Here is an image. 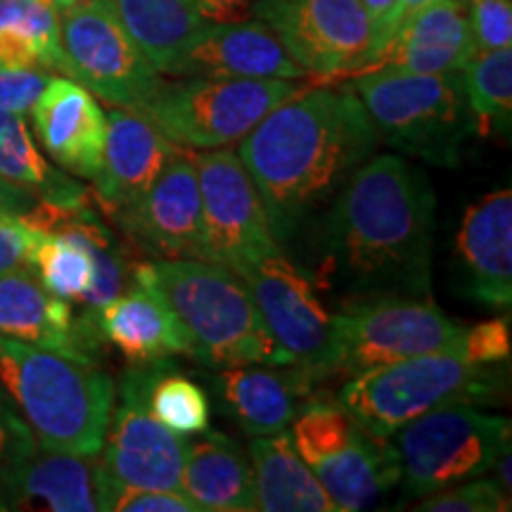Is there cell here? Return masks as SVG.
<instances>
[{"mask_svg":"<svg viewBox=\"0 0 512 512\" xmlns=\"http://www.w3.org/2000/svg\"><path fill=\"white\" fill-rule=\"evenodd\" d=\"M380 138L351 86L302 88L240 140L275 242L292 238L375 155Z\"/></svg>","mask_w":512,"mask_h":512,"instance_id":"1","label":"cell"},{"mask_svg":"<svg viewBox=\"0 0 512 512\" xmlns=\"http://www.w3.org/2000/svg\"><path fill=\"white\" fill-rule=\"evenodd\" d=\"M434 192L418 166L370 157L339 190L330 214V264L358 290L430 294Z\"/></svg>","mask_w":512,"mask_h":512,"instance_id":"2","label":"cell"},{"mask_svg":"<svg viewBox=\"0 0 512 512\" xmlns=\"http://www.w3.org/2000/svg\"><path fill=\"white\" fill-rule=\"evenodd\" d=\"M0 384L36 444L74 456H100L117 399L95 358L34 347L0 335Z\"/></svg>","mask_w":512,"mask_h":512,"instance_id":"3","label":"cell"},{"mask_svg":"<svg viewBox=\"0 0 512 512\" xmlns=\"http://www.w3.org/2000/svg\"><path fill=\"white\" fill-rule=\"evenodd\" d=\"M174 311L202 366H294L256 309L245 280L211 261H136L133 266Z\"/></svg>","mask_w":512,"mask_h":512,"instance_id":"4","label":"cell"},{"mask_svg":"<svg viewBox=\"0 0 512 512\" xmlns=\"http://www.w3.org/2000/svg\"><path fill=\"white\" fill-rule=\"evenodd\" d=\"M501 368L477 363L456 344L351 375L339 392V403L368 432L389 439L434 408L491 401L503 392Z\"/></svg>","mask_w":512,"mask_h":512,"instance_id":"5","label":"cell"},{"mask_svg":"<svg viewBox=\"0 0 512 512\" xmlns=\"http://www.w3.org/2000/svg\"><path fill=\"white\" fill-rule=\"evenodd\" d=\"M354 93L384 143L430 164L458 166L465 138L475 128L463 72L418 74L377 67L356 74Z\"/></svg>","mask_w":512,"mask_h":512,"instance_id":"6","label":"cell"},{"mask_svg":"<svg viewBox=\"0 0 512 512\" xmlns=\"http://www.w3.org/2000/svg\"><path fill=\"white\" fill-rule=\"evenodd\" d=\"M302 88L285 79L188 76L185 81H162L136 112L178 147L221 150L240 143L268 112Z\"/></svg>","mask_w":512,"mask_h":512,"instance_id":"7","label":"cell"},{"mask_svg":"<svg viewBox=\"0 0 512 512\" xmlns=\"http://www.w3.org/2000/svg\"><path fill=\"white\" fill-rule=\"evenodd\" d=\"M292 444L328 491L337 512L366 510L399 484L394 446L375 437L339 403L313 401L292 420Z\"/></svg>","mask_w":512,"mask_h":512,"instance_id":"8","label":"cell"},{"mask_svg":"<svg viewBox=\"0 0 512 512\" xmlns=\"http://www.w3.org/2000/svg\"><path fill=\"white\" fill-rule=\"evenodd\" d=\"M505 446H510L508 418L477 411L475 403L434 408L396 432L403 494L422 498L482 477Z\"/></svg>","mask_w":512,"mask_h":512,"instance_id":"9","label":"cell"},{"mask_svg":"<svg viewBox=\"0 0 512 512\" xmlns=\"http://www.w3.org/2000/svg\"><path fill=\"white\" fill-rule=\"evenodd\" d=\"M60 48L64 74L121 110H140L164 81L110 0H86L60 12Z\"/></svg>","mask_w":512,"mask_h":512,"instance_id":"10","label":"cell"},{"mask_svg":"<svg viewBox=\"0 0 512 512\" xmlns=\"http://www.w3.org/2000/svg\"><path fill=\"white\" fill-rule=\"evenodd\" d=\"M169 363H131L121 375L114 408L107 425L100 465L110 482L140 489L181 491L188 441L171 432L150 408L152 380Z\"/></svg>","mask_w":512,"mask_h":512,"instance_id":"11","label":"cell"},{"mask_svg":"<svg viewBox=\"0 0 512 512\" xmlns=\"http://www.w3.org/2000/svg\"><path fill=\"white\" fill-rule=\"evenodd\" d=\"M339 375L396 363L456 347L465 325L456 323L425 297L384 294L335 313Z\"/></svg>","mask_w":512,"mask_h":512,"instance_id":"12","label":"cell"},{"mask_svg":"<svg viewBox=\"0 0 512 512\" xmlns=\"http://www.w3.org/2000/svg\"><path fill=\"white\" fill-rule=\"evenodd\" d=\"M242 280L271 335L292 356L294 368L311 382L339 375L337 320L320 302L311 275L275 252Z\"/></svg>","mask_w":512,"mask_h":512,"instance_id":"13","label":"cell"},{"mask_svg":"<svg viewBox=\"0 0 512 512\" xmlns=\"http://www.w3.org/2000/svg\"><path fill=\"white\" fill-rule=\"evenodd\" d=\"M192 162L200 181L207 261L242 278L261 259L280 252L259 190L238 152L226 147L192 152Z\"/></svg>","mask_w":512,"mask_h":512,"instance_id":"14","label":"cell"},{"mask_svg":"<svg viewBox=\"0 0 512 512\" xmlns=\"http://www.w3.org/2000/svg\"><path fill=\"white\" fill-rule=\"evenodd\" d=\"M254 17L318 81L368 72L373 27L361 0H259Z\"/></svg>","mask_w":512,"mask_h":512,"instance_id":"15","label":"cell"},{"mask_svg":"<svg viewBox=\"0 0 512 512\" xmlns=\"http://www.w3.org/2000/svg\"><path fill=\"white\" fill-rule=\"evenodd\" d=\"M133 252L152 261H207L202 195L192 152L183 150L166 164L138 200L112 216Z\"/></svg>","mask_w":512,"mask_h":512,"instance_id":"16","label":"cell"},{"mask_svg":"<svg viewBox=\"0 0 512 512\" xmlns=\"http://www.w3.org/2000/svg\"><path fill=\"white\" fill-rule=\"evenodd\" d=\"M74 335L88 356L112 344L128 363H152L190 356V339L162 294L133 271L131 285L86 323L74 320Z\"/></svg>","mask_w":512,"mask_h":512,"instance_id":"17","label":"cell"},{"mask_svg":"<svg viewBox=\"0 0 512 512\" xmlns=\"http://www.w3.org/2000/svg\"><path fill=\"white\" fill-rule=\"evenodd\" d=\"M34 136L50 162L76 178L98 174L107 138V114L91 91L69 76H50L31 107Z\"/></svg>","mask_w":512,"mask_h":512,"instance_id":"18","label":"cell"},{"mask_svg":"<svg viewBox=\"0 0 512 512\" xmlns=\"http://www.w3.org/2000/svg\"><path fill=\"white\" fill-rule=\"evenodd\" d=\"M181 150L143 114L121 107L107 114L105 152L98 174L91 178L102 214L112 219L138 200Z\"/></svg>","mask_w":512,"mask_h":512,"instance_id":"19","label":"cell"},{"mask_svg":"<svg viewBox=\"0 0 512 512\" xmlns=\"http://www.w3.org/2000/svg\"><path fill=\"white\" fill-rule=\"evenodd\" d=\"M176 76L302 81L311 74L287 53L278 34L261 19L207 24L185 50Z\"/></svg>","mask_w":512,"mask_h":512,"instance_id":"20","label":"cell"},{"mask_svg":"<svg viewBox=\"0 0 512 512\" xmlns=\"http://www.w3.org/2000/svg\"><path fill=\"white\" fill-rule=\"evenodd\" d=\"M100 456L36 451L0 475V510L95 512L102 503Z\"/></svg>","mask_w":512,"mask_h":512,"instance_id":"21","label":"cell"},{"mask_svg":"<svg viewBox=\"0 0 512 512\" xmlns=\"http://www.w3.org/2000/svg\"><path fill=\"white\" fill-rule=\"evenodd\" d=\"M456 256L465 290L479 304L510 309L512 192L496 190L470 204L460 223Z\"/></svg>","mask_w":512,"mask_h":512,"instance_id":"22","label":"cell"},{"mask_svg":"<svg viewBox=\"0 0 512 512\" xmlns=\"http://www.w3.org/2000/svg\"><path fill=\"white\" fill-rule=\"evenodd\" d=\"M475 53L465 0H434L403 19L373 69L392 67L418 74L463 72Z\"/></svg>","mask_w":512,"mask_h":512,"instance_id":"23","label":"cell"},{"mask_svg":"<svg viewBox=\"0 0 512 512\" xmlns=\"http://www.w3.org/2000/svg\"><path fill=\"white\" fill-rule=\"evenodd\" d=\"M223 368L214 377L221 408L252 437L285 432L299 413V396L309 394L311 380L302 370L280 373L278 366Z\"/></svg>","mask_w":512,"mask_h":512,"instance_id":"24","label":"cell"},{"mask_svg":"<svg viewBox=\"0 0 512 512\" xmlns=\"http://www.w3.org/2000/svg\"><path fill=\"white\" fill-rule=\"evenodd\" d=\"M0 335L69 356L93 358L76 342L72 306L50 294L31 268L0 275Z\"/></svg>","mask_w":512,"mask_h":512,"instance_id":"25","label":"cell"},{"mask_svg":"<svg viewBox=\"0 0 512 512\" xmlns=\"http://www.w3.org/2000/svg\"><path fill=\"white\" fill-rule=\"evenodd\" d=\"M185 448L181 491L200 512L256 510L249 458L226 434L202 432Z\"/></svg>","mask_w":512,"mask_h":512,"instance_id":"26","label":"cell"},{"mask_svg":"<svg viewBox=\"0 0 512 512\" xmlns=\"http://www.w3.org/2000/svg\"><path fill=\"white\" fill-rule=\"evenodd\" d=\"M247 458L252 465L256 510L337 512L328 491L294 448L290 434L252 437Z\"/></svg>","mask_w":512,"mask_h":512,"instance_id":"27","label":"cell"},{"mask_svg":"<svg viewBox=\"0 0 512 512\" xmlns=\"http://www.w3.org/2000/svg\"><path fill=\"white\" fill-rule=\"evenodd\" d=\"M124 24L159 74L176 76L185 50L207 27L192 0H110Z\"/></svg>","mask_w":512,"mask_h":512,"instance_id":"28","label":"cell"},{"mask_svg":"<svg viewBox=\"0 0 512 512\" xmlns=\"http://www.w3.org/2000/svg\"><path fill=\"white\" fill-rule=\"evenodd\" d=\"M0 178L55 207H86L91 190L57 169L31 136L24 114L0 112Z\"/></svg>","mask_w":512,"mask_h":512,"instance_id":"29","label":"cell"},{"mask_svg":"<svg viewBox=\"0 0 512 512\" xmlns=\"http://www.w3.org/2000/svg\"><path fill=\"white\" fill-rule=\"evenodd\" d=\"M0 69L64 72L53 0H0Z\"/></svg>","mask_w":512,"mask_h":512,"instance_id":"30","label":"cell"},{"mask_svg":"<svg viewBox=\"0 0 512 512\" xmlns=\"http://www.w3.org/2000/svg\"><path fill=\"white\" fill-rule=\"evenodd\" d=\"M31 271L50 294L81 304L95 278L93 249L69 226L38 230Z\"/></svg>","mask_w":512,"mask_h":512,"instance_id":"31","label":"cell"},{"mask_svg":"<svg viewBox=\"0 0 512 512\" xmlns=\"http://www.w3.org/2000/svg\"><path fill=\"white\" fill-rule=\"evenodd\" d=\"M465 98L482 136H508L512 121V50L475 53L463 69Z\"/></svg>","mask_w":512,"mask_h":512,"instance_id":"32","label":"cell"},{"mask_svg":"<svg viewBox=\"0 0 512 512\" xmlns=\"http://www.w3.org/2000/svg\"><path fill=\"white\" fill-rule=\"evenodd\" d=\"M150 408L171 432L188 437L209 430L211 406L200 384L178 373L176 363H166L150 387Z\"/></svg>","mask_w":512,"mask_h":512,"instance_id":"33","label":"cell"},{"mask_svg":"<svg viewBox=\"0 0 512 512\" xmlns=\"http://www.w3.org/2000/svg\"><path fill=\"white\" fill-rule=\"evenodd\" d=\"M422 512H503L510 510V498L491 479H467L451 484L446 489L422 496V503L415 505Z\"/></svg>","mask_w":512,"mask_h":512,"instance_id":"34","label":"cell"},{"mask_svg":"<svg viewBox=\"0 0 512 512\" xmlns=\"http://www.w3.org/2000/svg\"><path fill=\"white\" fill-rule=\"evenodd\" d=\"M105 475V472H102ZM100 510L117 512H200L183 491L140 489V486H124L110 482L105 477L102 484Z\"/></svg>","mask_w":512,"mask_h":512,"instance_id":"35","label":"cell"},{"mask_svg":"<svg viewBox=\"0 0 512 512\" xmlns=\"http://www.w3.org/2000/svg\"><path fill=\"white\" fill-rule=\"evenodd\" d=\"M470 31L477 53L510 48L512 8L510 0H470Z\"/></svg>","mask_w":512,"mask_h":512,"instance_id":"36","label":"cell"},{"mask_svg":"<svg viewBox=\"0 0 512 512\" xmlns=\"http://www.w3.org/2000/svg\"><path fill=\"white\" fill-rule=\"evenodd\" d=\"M34 432L29 430L27 420L17 411L10 394L0 384V475L12 470L24 458L36 451Z\"/></svg>","mask_w":512,"mask_h":512,"instance_id":"37","label":"cell"},{"mask_svg":"<svg viewBox=\"0 0 512 512\" xmlns=\"http://www.w3.org/2000/svg\"><path fill=\"white\" fill-rule=\"evenodd\" d=\"M458 344L477 363L503 366L510 358V320L491 318L477 325H465V332Z\"/></svg>","mask_w":512,"mask_h":512,"instance_id":"38","label":"cell"},{"mask_svg":"<svg viewBox=\"0 0 512 512\" xmlns=\"http://www.w3.org/2000/svg\"><path fill=\"white\" fill-rule=\"evenodd\" d=\"M50 76L46 69H0V112L29 114Z\"/></svg>","mask_w":512,"mask_h":512,"instance_id":"39","label":"cell"},{"mask_svg":"<svg viewBox=\"0 0 512 512\" xmlns=\"http://www.w3.org/2000/svg\"><path fill=\"white\" fill-rule=\"evenodd\" d=\"M38 228L22 219H0V275L31 268Z\"/></svg>","mask_w":512,"mask_h":512,"instance_id":"40","label":"cell"},{"mask_svg":"<svg viewBox=\"0 0 512 512\" xmlns=\"http://www.w3.org/2000/svg\"><path fill=\"white\" fill-rule=\"evenodd\" d=\"M361 5L370 19V27H373V67H375L396 31V8H399V0H361Z\"/></svg>","mask_w":512,"mask_h":512,"instance_id":"41","label":"cell"},{"mask_svg":"<svg viewBox=\"0 0 512 512\" xmlns=\"http://www.w3.org/2000/svg\"><path fill=\"white\" fill-rule=\"evenodd\" d=\"M192 3L200 10L204 22L223 24L254 17V8L259 0H192Z\"/></svg>","mask_w":512,"mask_h":512,"instance_id":"42","label":"cell"},{"mask_svg":"<svg viewBox=\"0 0 512 512\" xmlns=\"http://www.w3.org/2000/svg\"><path fill=\"white\" fill-rule=\"evenodd\" d=\"M36 204V195L0 178V219H24Z\"/></svg>","mask_w":512,"mask_h":512,"instance_id":"43","label":"cell"},{"mask_svg":"<svg viewBox=\"0 0 512 512\" xmlns=\"http://www.w3.org/2000/svg\"><path fill=\"white\" fill-rule=\"evenodd\" d=\"M491 470H496V475H498L496 484L501 486V489L505 491V494H510V489H512V475H510V446H505V448H503L501 456L496 458V463H494V467H491Z\"/></svg>","mask_w":512,"mask_h":512,"instance_id":"44","label":"cell"},{"mask_svg":"<svg viewBox=\"0 0 512 512\" xmlns=\"http://www.w3.org/2000/svg\"><path fill=\"white\" fill-rule=\"evenodd\" d=\"M434 0H399V8H396V29H399V24L403 19H408L415 12H420L422 8H427V5H432Z\"/></svg>","mask_w":512,"mask_h":512,"instance_id":"45","label":"cell"},{"mask_svg":"<svg viewBox=\"0 0 512 512\" xmlns=\"http://www.w3.org/2000/svg\"><path fill=\"white\" fill-rule=\"evenodd\" d=\"M81 3H86V0H53L57 12H64V10L74 8V5H81Z\"/></svg>","mask_w":512,"mask_h":512,"instance_id":"46","label":"cell"}]
</instances>
